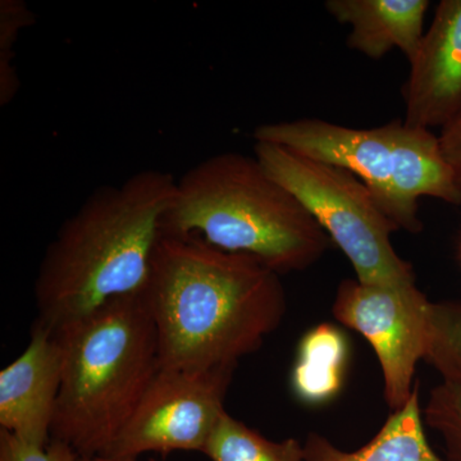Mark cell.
Wrapping results in <instances>:
<instances>
[{"mask_svg":"<svg viewBox=\"0 0 461 461\" xmlns=\"http://www.w3.org/2000/svg\"><path fill=\"white\" fill-rule=\"evenodd\" d=\"M403 86L411 127L444 129L461 111V0H442Z\"/></svg>","mask_w":461,"mask_h":461,"instance_id":"cell-9","label":"cell"},{"mask_svg":"<svg viewBox=\"0 0 461 461\" xmlns=\"http://www.w3.org/2000/svg\"><path fill=\"white\" fill-rule=\"evenodd\" d=\"M423 420L441 436L447 461H461V390L444 382L433 388Z\"/></svg>","mask_w":461,"mask_h":461,"instance_id":"cell-17","label":"cell"},{"mask_svg":"<svg viewBox=\"0 0 461 461\" xmlns=\"http://www.w3.org/2000/svg\"><path fill=\"white\" fill-rule=\"evenodd\" d=\"M203 454L211 461H305L304 445L297 439L271 441L227 411Z\"/></svg>","mask_w":461,"mask_h":461,"instance_id":"cell-14","label":"cell"},{"mask_svg":"<svg viewBox=\"0 0 461 461\" xmlns=\"http://www.w3.org/2000/svg\"><path fill=\"white\" fill-rule=\"evenodd\" d=\"M460 259H461V247H460Z\"/></svg>","mask_w":461,"mask_h":461,"instance_id":"cell-21","label":"cell"},{"mask_svg":"<svg viewBox=\"0 0 461 461\" xmlns=\"http://www.w3.org/2000/svg\"><path fill=\"white\" fill-rule=\"evenodd\" d=\"M54 335L63 373L51 439L81 457L102 456L160 369L153 318L142 293L133 294Z\"/></svg>","mask_w":461,"mask_h":461,"instance_id":"cell-4","label":"cell"},{"mask_svg":"<svg viewBox=\"0 0 461 461\" xmlns=\"http://www.w3.org/2000/svg\"><path fill=\"white\" fill-rule=\"evenodd\" d=\"M62 373L59 339L33 324L26 350L0 372V429L27 444H50Z\"/></svg>","mask_w":461,"mask_h":461,"instance_id":"cell-10","label":"cell"},{"mask_svg":"<svg viewBox=\"0 0 461 461\" xmlns=\"http://www.w3.org/2000/svg\"><path fill=\"white\" fill-rule=\"evenodd\" d=\"M0 461H83L71 446L58 439L41 447L0 429Z\"/></svg>","mask_w":461,"mask_h":461,"instance_id":"cell-18","label":"cell"},{"mask_svg":"<svg viewBox=\"0 0 461 461\" xmlns=\"http://www.w3.org/2000/svg\"><path fill=\"white\" fill-rule=\"evenodd\" d=\"M423 360L461 390V300L430 302Z\"/></svg>","mask_w":461,"mask_h":461,"instance_id":"cell-15","label":"cell"},{"mask_svg":"<svg viewBox=\"0 0 461 461\" xmlns=\"http://www.w3.org/2000/svg\"><path fill=\"white\" fill-rule=\"evenodd\" d=\"M327 12L350 25L348 45L372 59L400 50L411 62L424 36L429 0H327Z\"/></svg>","mask_w":461,"mask_h":461,"instance_id":"cell-11","label":"cell"},{"mask_svg":"<svg viewBox=\"0 0 461 461\" xmlns=\"http://www.w3.org/2000/svg\"><path fill=\"white\" fill-rule=\"evenodd\" d=\"M305 461H446L433 450L424 432L420 386L409 402L388 418L377 435L354 453H345L329 439L312 433L304 445Z\"/></svg>","mask_w":461,"mask_h":461,"instance_id":"cell-12","label":"cell"},{"mask_svg":"<svg viewBox=\"0 0 461 461\" xmlns=\"http://www.w3.org/2000/svg\"><path fill=\"white\" fill-rule=\"evenodd\" d=\"M163 236L247 254L280 276L313 266L330 242L305 206L256 156L240 153L208 158L182 176L163 218Z\"/></svg>","mask_w":461,"mask_h":461,"instance_id":"cell-3","label":"cell"},{"mask_svg":"<svg viewBox=\"0 0 461 461\" xmlns=\"http://www.w3.org/2000/svg\"><path fill=\"white\" fill-rule=\"evenodd\" d=\"M348 344L342 330L330 323L309 330L297 346L291 372L294 395L306 405H323L344 384Z\"/></svg>","mask_w":461,"mask_h":461,"instance_id":"cell-13","label":"cell"},{"mask_svg":"<svg viewBox=\"0 0 461 461\" xmlns=\"http://www.w3.org/2000/svg\"><path fill=\"white\" fill-rule=\"evenodd\" d=\"M253 136L256 142L281 145L353 173L399 230L420 232V199L424 196L461 204V189L446 162L438 136L403 121L353 129L302 118L262 124Z\"/></svg>","mask_w":461,"mask_h":461,"instance_id":"cell-5","label":"cell"},{"mask_svg":"<svg viewBox=\"0 0 461 461\" xmlns=\"http://www.w3.org/2000/svg\"><path fill=\"white\" fill-rule=\"evenodd\" d=\"M429 304L417 284L384 286L355 278L342 281L336 293L333 315L371 344L393 411L414 393L415 371L426 353Z\"/></svg>","mask_w":461,"mask_h":461,"instance_id":"cell-8","label":"cell"},{"mask_svg":"<svg viewBox=\"0 0 461 461\" xmlns=\"http://www.w3.org/2000/svg\"><path fill=\"white\" fill-rule=\"evenodd\" d=\"M446 162L453 169L455 180L461 189V111L438 135Z\"/></svg>","mask_w":461,"mask_h":461,"instance_id":"cell-19","label":"cell"},{"mask_svg":"<svg viewBox=\"0 0 461 461\" xmlns=\"http://www.w3.org/2000/svg\"><path fill=\"white\" fill-rule=\"evenodd\" d=\"M176 190L177 180L159 169L94 190L45 250L33 324L54 335L115 299L142 293Z\"/></svg>","mask_w":461,"mask_h":461,"instance_id":"cell-2","label":"cell"},{"mask_svg":"<svg viewBox=\"0 0 461 461\" xmlns=\"http://www.w3.org/2000/svg\"><path fill=\"white\" fill-rule=\"evenodd\" d=\"M163 369L238 366L286 314L281 276L247 254L163 236L142 291Z\"/></svg>","mask_w":461,"mask_h":461,"instance_id":"cell-1","label":"cell"},{"mask_svg":"<svg viewBox=\"0 0 461 461\" xmlns=\"http://www.w3.org/2000/svg\"><path fill=\"white\" fill-rule=\"evenodd\" d=\"M236 366L209 371L163 369L149 384L120 435L102 456L204 451L220 423Z\"/></svg>","mask_w":461,"mask_h":461,"instance_id":"cell-7","label":"cell"},{"mask_svg":"<svg viewBox=\"0 0 461 461\" xmlns=\"http://www.w3.org/2000/svg\"><path fill=\"white\" fill-rule=\"evenodd\" d=\"M83 461H138V459H117V457L93 456L83 457Z\"/></svg>","mask_w":461,"mask_h":461,"instance_id":"cell-20","label":"cell"},{"mask_svg":"<svg viewBox=\"0 0 461 461\" xmlns=\"http://www.w3.org/2000/svg\"><path fill=\"white\" fill-rule=\"evenodd\" d=\"M254 153L341 249L357 281L384 286L415 285L411 264L391 244V233L399 227L357 176L269 142H256Z\"/></svg>","mask_w":461,"mask_h":461,"instance_id":"cell-6","label":"cell"},{"mask_svg":"<svg viewBox=\"0 0 461 461\" xmlns=\"http://www.w3.org/2000/svg\"><path fill=\"white\" fill-rule=\"evenodd\" d=\"M35 14L23 0L0 2V104H9L16 98L20 78L14 68V48L25 27L35 23Z\"/></svg>","mask_w":461,"mask_h":461,"instance_id":"cell-16","label":"cell"}]
</instances>
